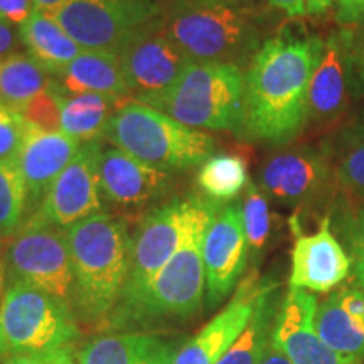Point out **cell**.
Segmentation results:
<instances>
[{"instance_id": "obj_1", "label": "cell", "mask_w": 364, "mask_h": 364, "mask_svg": "<svg viewBox=\"0 0 364 364\" xmlns=\"http://www.w3.org/2000/svg\"><path fill=\"white\" fill-rule=\"evenodd\" d=\"M324 39L282 31L263 41L245 71L240 135L285 145L307 124L309 86Z\"/></svg>"}, {"instance_id": "obj_2", "label": "cell", "mask_w": 364, "mask_h": 364, "mask_svg": "<svg viewBox=\"0 0 364 364\" xmlns=\"http://www.w3.org/2000/svg\"><path fill=\"white\" fill-rule=\"evenodd\" d=\"M65 235L75 279L73 311L78 321L105 329L129 275V225L100 213L70 226Z\"/></svg>"}, {"instance_id": "obj_3", "label": "cell", "mask_w": 364, "mask_h": 364, "mask_svg": "<svg viewBox=\"0 0 364 364\" xmlns=\"http://www.w3.org/2000/svg\"><path fill=\"white\" fill-rule=\"evenodd\" d=\"M220 206L201 194H186L150 209L132 235L129 275L105 329L125 332L149 287L184 243L193 226Z\"/></svg>"}, {"instance_id": "obj_4", "label": "cell", "mask_w": 364, "mask_h": 364, "mask_svg": "<svg viewBox=\"0 0 364 364\" xmlns=\"http://www.w3.org/2000/svg\"><path fill=\"white\" fill-rule=\"evenodd\" d=\"M103 139L136 161L166 172L203 166L216 150L211 135L136 100H127L117 108Z\"/></svg>"}, {"instance_id": "obj_5", "label": "cell", "mask_w": 364, "mask_h": 364, "mask_svg": "<svg viewBox=\"0 0 364 364\" xmlns=\"http://www.w3.org/2000/svg\"><path fill=\"white\" fill-rule=\"evenodd\" d=\"M164 34L191 63L199 65H250L262 48L260 27L235 7L204 6L196 0L167 4Z\"/></svg>"}, {"instance_id": "obj_6", "label": "cell", "mask_w": 364, "mask_h": 364, "mask_svg": "<svg viewBox=\"0 0 364 364\" xmlns=\"http://www.w3.org/2000/svg\"><path fill=\"white\" fill-rule=\"evenodd\" d=\"M245 73L235 65L193 63L174 85L134 100L176 118L191 129L240 134Z\"/></svg>"}, {"instance_id": "obj_7", "label": "cell", "mask_w": 364, "mask_h": 364, "mask_svg": "<svg viewBox=\"0 0 364 364\" xmlns=\"http://www.w3.org/2000/svg\"><path fill=\"white\" fill-rule=\"evenodd\" d=\"M78 336L71 306L24 282H7L0 302V361L73 349Z\"/></svg>"}, {"instance_id": "obj_8", "label": "cell", "mask_w": 364, "mask_h": 364, "mask_svg": "<svg viewBox=\"0 0 364 364\" xmlns=\"http://www.w3.org/2000/svg\"><path fill=\"white\" fill-rule=\"evenodd\" d=\"M166 0H66L48 16L86 51L120 56L134 41L161 29Z\"/></svg>"}, {"instance_id": "obj_9", "label": "cell", "mask_w": 364, "mask_h": 364, "mask_svg": "<svg viewBox=\"0 0 364 364\" xmlns=\"http://www.w3.org/2000/svg\"><path fill=\"white\" fill-rule=\"evenodd\" d=\"M221 208L206 213L193 226L184 243L149 287L125 331L186 322L198 316L206 294L203 260L204 238Z\"/></svg>"}, {"instance_id": "obj_10", "label": "cell", "mask_w": 364, "mask_h": 364, "mask_svg": "<svg viewBox=\"0 0 364 364\" xmlns=\"http://www.w3.org/2000/svg\"><path fill=\"white\" fill-rule=\"evenodd\" d=\"M7 282H24L73 307V267L66 235L58 228L24 223L6 253Z\"/></svg>"}, {"instance_id": "obj_11", "label": "cell", "mask_w": 364, "mask_h": 364, "mask_svg": "<svg viewBox=\"0 0 364 364\" xmlns=\"http://www.w3.org/2000/svg\"><path fill=\"white\" fill-rule=\"evenodd\" d=\"M336 181L331 144L284 149L263 162L257 186L272 201L300 206L326 194Z\"/></svg>"}, {"instance_id": "obj_12", "label": "cell", "mask_w": 364, "mask_h": 364, "mask_svg": "<svg viewBox=\"0 0 364 364\" xmlns=\"http://www.w3.org/2000/svg\"><path fill=\"white\" fill-rule=\"evenodd\" d=\"M102 147V139L81 145L75 159L53 182L38 211L27 221L68 230L86 218L105 213L98 179V156Z\"/></svg>"}, {"instance_id": "obj_13", "label": "cell", "mask_w": 364, "mask_h": 364, "mask_svg": "<svg viewBox=\"0 0 364 364\" xmlns=\"http://www.w3.org/2000/svg\"><path fill=\"white\" fill-rule=\"evenodd\" d=\"M248 241L245 235L241 204H225L204 238L206 309L215 311L230 297L248 265Z\"/></svg>"}, {"instance_id": "obj_14", "label": "cell", "mask_w": 364, "mask_h": 364, "mask_svg": "<svg viewBox=\"0 0 364 364\" xmlns=\"http://www.w3.org/2000/svg\"><path fill=\"white\" fill-rule=\"evenodd\" d=\"M290 223L297 238L290 257L289 287L327 294L343 284L351 275L353 265L346 248L331 231V218L326 216L311 235H302L297 223Z\"/></svg>"}, {"instance_id": "obj_15", "label": "cell", "mask_w": 364, "mask_h": 364, "mask_svg": "<svg viewBox=\"0 0 364 364\" xmlns=\"http://www.w3.org/2000/svg\"><path fill=\"white\" fill-rule=\"evenodd\" d=\"M317 297L307 290L289 287L280 304L272 344L290 364H361L332 351L316 327Z\"/></svg>"}, {"instance_id": "obj_16", "label": "cell", "mask_w": 364, "mask_h": 364, "mask_svg": "<svg viewBox=\"0 0 364 364\" xmlns=\"http://www.w3.org/2000/svg\"><path fill=\"white\" fill-rule=\"evenodd\" d=\"M354 33L338 29L324 39L321 58L309 86L307 124L329 125L348 110L351 97V49Z\"/></svg>"}, {"instance_id": "obj_17", "label": "cell", "mask_w": 364, "mask_h": 364, "mask_svg": "<svg viewBox=\"0 0 364 364\" xmlns=\"http://www.w3.org/2000/svg\"><path fill=\"white\" fill-rule=\"evenodd\" d=\"M263 282L253 268L245 279L228 306L218 312L198 334L186 341L177 351L172 364H218L228 349L247 327L253 316Z\"/></svg>"}, {"instance_id": "obj_18", "label": "cell", "mask_w": 364, "mask_h": 364, "mask_svg": "<svg viewBox=\"0 0 364 364\" xmlns=\"http://www.w3.org/2000/svg\"><path fill=\"white\" fill-rule=\"evenodd\" d=\"M98 179L105 201L122 208L145 206L169 194L174 186L171 172L136 161L117 147H102Z\"/></svg>"}, {"instance_id": "obj_19", "label": "cell", "mask_w": 364, "mask_h": 364, "mask_svg": "<svg viewBox=\"0 0 364 364\" xmlns=\"http://www.w3.org/2000/svg\"><path fill=\"white\" fill-rule=\"evenodd\" d=\"M120 63L127 85L135 98L169 88L193 65L164 34V27L134 41L120 54Z\"/></svg>"}, {"instance_id": "obj_20", "label": "cell", "mask_w": 364, "mask_h": 364, "mask_svg": "<svg viewBox=\"0 0 364 364\" xmlns=\"http://www.w3.org/2000/svg\"><path fill=\"white\" fill-rule=\"evenodd\" d=\"M80 140L63 132H46L31 124L19 154V166L27 191L29 218L38 211L56 177L81 149ZM27 218V220H29Z\"/></svg>"}, {"instance_id": "obj_21", "label": "cell", "mask_w": 364, "mask_h": 364, "mask_svg": "<svg viewBox=\"0 0 364 364\" xmlns=\"http://www.w3.org/2000/svg\"><path fill=\"white\" fill-rule=\"evenodd\" d=\"M316 327L322 341L341 356L364 361V287H343L317 307Z\"/></svg>"}, {"instance_id": "obj_22", "label": "cell", "mask_w": 364, "mask_h": 364, "mask_svg": "<svg viewBox=\"0 0 364 364\" xmlns=\"http://www.w3.org/2000/svg\"><path fill=\"white\" fill-rule=\"evenodd\" d=\"M176 341L144 332H107L91 339L76 354L78 364H172Z\"/></svg>"}, {"instance_id": "obj_23", "label": "cell", "mask_w": 364, "mask_h": 364, "mask_svg": "<svg viewBox=\"0 0 364 364\" xmlns=\"http://www.w3.org/2000/svg\"><path fill=\"white\" fill-rule=\"evenodd\" d=\"M65 97L97 93L113 98H130L120 56L110 53L86 51L83 49L65 70L54 76Z\"/></svg>"}, {"instance_id": "obj_24", "label": "cell", "mask_w": 364, "mask_h": 364, "mask_svg": "<svg viewBox=\"0 0 364 364\" xmlns=\"http://www.w3.org/2000/svg\"><path fill=\"white\" fill-rule=\"evenodd\" d=\"M19 36L22 46L27 49V56L53 78L83 51L46 12L34 11L19 26Z\"/></svg>"}, {"instance_id": "obj_25", "label": "cell", "mask_w": 364, "mask_h": 364, "mask_svg": "<svg viewBox=\"0 0 364 364\" xmlns=\"http://www.w3.org/2000/svg\"><path fill=\"white\" fill-rule=\"evenodd\" d=\"M282 297L277 282H263L253 316L218 364H260L272 348Z\"/></svg>"}, {"instance_id": "obj_26", "label": "cell", "mask_w": 364, "mask_h": 364, "mask_svg": "<svg viewBox=\"0 0 364 364\" xmlns=\"http://www.w3.org/2000/svg\"><path fill=\"white\" fill-rule=\"evenodd\" d=\"M127 100L130 98L120 100L97 93L65 97L61 108V132L81 144L100 140L110 117Z\"/></svg>"}, {"instance_id": "obj_27", "label": "cell", "mask_w": 364, "mask_h": 364, "mask_svg": "<svg viewBox=\"0 0 364 364\" xmlns=\"http://www.w3.org/2000/svg\"><path fill=\"white\" fill-rule=\"evenodd\" d=\"M248 182L247 159L240 154H213L196 176L201 196L221 206L235 201Z\"/></svg>"}, {"instance_id": "obj_28", "label": "cell", "mask_w": 364, "mask_h": 364, "mask_svg": "<svg viewBox=\"0 0 364 364\" xmlns=\"http://www.w3.org/2000/svg\"><path fill=\"white\" fill-rule=\"evenodd\" d=\"M48 75L27 54L14 53L0 59V103L21 110L49 83Z\"/></svg>"}, {"instance_id": "obj_29", "label": "cell", "mask_w": 364, "mask_h": 364, "mask_svg": "<svg viewBox=\"0 0 364 364\" xmlns=\"http://www.w3.org/2000/svg\"><path fill=\"white\" fill-rule=\"evenodd\" d=\"M331 149L338 184L364 199V129L353 124L339 132Z\"/></svg>"}, {"instance_id": "obj_30", "label": "cell", "mask_w": 364, "mask_h": 364, "mask_svg": "<svg viewBox=\"0 0 364 364\" xmlns=\"http://www.w3.org/2000/svg\"><path fill=\"white\" fill-rule=\"evenodd\" d=\"M29 216L19 161L0 162V238L14 236Z\"/></svg>"}, {"instance_id": "obj_31", "label": "cell", "mask_w": 364, "mask_h": 364, "mask_svg": "<svg viewBox=\"0 0 364 364\" xmlns=\"http://www.w3.org/2000/svg\"><path fill=\"white\" fill-rule=\"evenodd\" d=\"M241 215H243L250 258L255 263L260 260L263 252H265L272 233V213L270 206H268V198L262 193L257 182H248L247 189H245Z\"/></svg>"}, {"instance_id": "obj_32", "label": "cell", "mask_w": 364, "mask_h": 364, "mask_svg": "<svg viewBox=\"0 0 364 364\" xmlns=\"http://www.w3.org/2000/svg\"><path fill=\"white\" fill-rule=\"evenodd\" d=\"M63 100H65V95L61 93L54 78H51L48 86L33 100H29L19 112L29 124L39 129L46 132H61Z\"/></svg>"}, {"instance_id": "obj_33", "label": "cell", "mask_w": 364, "mask_h": 364, "mask_svg": "<svg viewBox=\"0 0 364 364\" xmlns=\"http://www.w3.org/2000/svg\"><path fill=\"white\" fill-rule=\"evenodd\" d=\"M29 125L17 108L0 103V162L19 159Z\"/></svg>"}, {"instance_id": "obj_34", "label": "cell", "mask_w": 364, "mask_h": 364, "mask_svg": "<svg viewBox=\"0 0 364 364\" xmlns=\"http://www.w3.org/2000/svg\"><path fill=\"white\" fill-rule=\"evenodd\" d=\"M341 233L351 258L354 284L364 287V206L346 213L341 221Z\"/></svg>"}, {"instance_id": "obj_35", "label": "cell", "mask_w": 364, "mask_h": 364, "mask_svg": "<svg viewBox=\"0 0 364 364\" xmlns=\"http://www.w3.org/2000/svg\"><path fill=\"white\" fill-rule=\"evenodd\" d=\"M351 90L358 98H364V36L354 34L351 49Z\"/></svg>"}, {"instance_id": "obj_36", "label": "cell", "mask_w": 364, "mask_h": 364, "mask_svg": "<svg viewBox=\"0 0 364 364\" xmlns=\"http://www.w3.org/2000/svg\"><path fill=\"white\" fill-rule=\"evenodd\" d=\"M33 12V0H0V14H2V17L16 26H21Z\"/></svg>"}, {"instance_id": "obj_37", "label": "cell", "mask_w": 364, "mask_h": 364, "mask_svg": "<svg viewBox=\"0 0 364 364\" xmlns=\"http://www.w3.org/2000/svg\"><path fill=\"white\" fill-rule=\"evenodd\" d=\"M21 43L19 27L9 21H0V59L11 56L16 53L17 46Z\"/></svg>"}, {"instance_id": "obj_38", "label": "cell", "mask_w": 364, "mask_h": 364, "mask_svg": "<svg viewBox=\"0 0 364 364\" xmlns=\"http://www.w3.org/2000/svg\"><path fill=\"white\" fill-rule=\"evenodd\" d=\"M341 24H354L364 16V0H338Z\"/></svg>"}, {"instance_id": "obj_39", "label": "cell", "mask_w": 364, "mask_h": 364, "mask_svg": "<svg viewBox=\"0 0 364 364\" xmlns=\"http://www.w3.org/2000/svg\"><path fill=\"white\" fill-rule=\"evenodd\" d=\"M70 351V349H63L56 353H43V354H21V356H12L2 359L0 364H54L63 353Z\"/></svg>"}, {"instance_id": "obj_40", "label": "cell", "mask_w": 364, "mask_h": 364, "mask_svg": "<svg viewBox=\"0 0 364 364\" xmlns=\"http://www.w3.org/2000/svg\"><path fill=\"white\" fill-rule=\"evenodd\" d=\"M272 7L279 9L290 19H297V17L307 16L306 12V0H268Z\"/></svg>"}, {"instance_id": "obj_41", "label": "cell", "mask_w": 364, "mask_h": 364, "mask_svg": "<svg viewBox=\"0 0 364 364\" xmlns=\"http://www.w3.org/2000/svg\"><path fill=\"white\" fill-rule=\"evenodd\" d=\"M334 2L336 0H306V12L309 16H322Z\"/></svg>"}, {"instance_id": "obj_42", "label": "cell", "mask_w": 364, "mask_h": 364, "mask_svg": "<svg viewBox=\"0 0 364 364\" xmlns=\"http://www.w3.org/2000/svg\"><path fill=\"white\" fill-rule=\"evenodd\" d=\"M260 364H290V361L285 358L284 353L279 351V349L272 344V348L268 349L267 356L263 358V361Z\"/></svg>"}, {"instance_id": "obj_43", "label": "cell", "mask_w": 364, "mask_h": 364, "mask_svg": "<svg viewBox=\"0 0 364 364\" xmlns=\"http://www.w3.org/2000/svg\"><path fill=\"white\" fill-rule=\"evenodd\" d=\"M66 0H33L34 4V11H39V12H53L54 9L61 6V4H65Z\"/></svg>"}, {"instance_id": "obj_44", "label": "cell", "mask_w": 364, "mask_h": 364, "mask_svg": "<svg viewBox=\"0 0 364 364\" xmlns=\"http://www.w3.org/2000/svg\"><path fill=\"white\" fill-rule=\"evenodd\" d=\"M7 289V272H6V260H4L2 248H0V302H2L4 294Z\"/></svg>"}, {"instance_id": "obj_45", "label": "cell", "mask_w": 364, "mask_h": 364, "mask_svg": "<svg viewBox=\"0 0 364 364\" xmlns=\"http://www.w3.org/2000/svg\"><path fill=\"white\" fill-rule=\"evenodd\" d=\"M196 2L204 4V6H223V7H233L240 4L241 0H196Z\"/></svg>"}, {"instance_id": "obj_46", "label": "cell", "mask_w": 364, "mask_h": 364, "mask_svg": "<svg viewBox=\"0 0 364 364\" xmlns=\"http://www.w3.org/2000/svg\"><path fill=\"white\" fill-rule=\"evenodd\" d=\"M54 364H78V363H76V358H73V351H66L61 354V358H59Z\"/></svg>"}, {"instance_id": "obj_47", "label": "cell", "mask_w": 364, "mask_h": 364, "mask_svg": "<svg viewBox=\"0 0 364 364\" xmlns=\"http://www.w3.org/2000/svg\"><path fill=\"white\" fill-rule=\"evenodd\" d=\"M354 124L363 127V129H364V108L361 110V113H359V117L356 118V122H354Z\"/></svg>"}, {"instance_id": "obj_48", "label": "cell", "mask_w": 364, "mask_h": 364, "mask_svg": "<svg viewBox=\"0 0 364 364\" xmlns=\"http://www.w3.org/2000/svg\"><path fill=\"white\" fill-rule=\"evenodd\" d=\"M0 21H4V17H2V14H0Z\"/></svg>"}]
</instances>
